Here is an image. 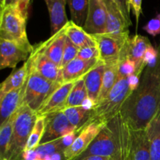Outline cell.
<instances>
[{
	"label": "cell",
	"instance_id": "obj_9",
	"mask_svg": "<svg viewBox=\"0 0 160 160\" xmlns=\"http://www.w3.org/2000/svg\"><path fill=\"white\" fill-rule=\"evenodd\" d=\"M105 126L106 125L95 121L84 125L72 145L64 150L66 160H74L82 154Z\"/></svg>",
	"mask_w": 160,
	"mask_h": 160
},
{
	"label": "cell",
	"instance_id": "obj_36",
	"mask_svg": "<svg viewBox=\"0 0 160 160\" xmlns=\"http://www.w3.org/2000/svg\"><path fill=\"white\" fill-rule=\"evenodd\" d=\"M143 30L152 37L160 34V12L143 27Z\"/></svg>",
	"mask_w": 160,
	"mask_h": 160
},
{
	"label": "cell",
	"instance_id": "obj_3",
	"mask_svg": "<svg viewBox=\"0 0 160 160\" xmlns=\"http://www.w3.org/2000/svg\"><path fill=\"white\" fill-rule=\"evenodd\" d=\"M38 117L37 112L28 106H20L17 111L10 148L6 160H23L25 147Z\"/></svg>",
	"mask_w": 160,
	"mask_h": 160
},
{
	"label": "cell",
	"instance_id": "obj_27",
	"mask_svg": "<svg viewBox=\"0 0 160 160\" xmlns=\"http://www.w3.org/2000/svg\"><path fill=\"white\" fill-rule=\"evenodd\" d=\"M71 14V20L80 27H84L88 17L89 0H67Z\"/></svg>",
	"mask_w": 160,
	"mask_h": 160
},
{
	"label": "cell",
	"instance_id": "obj_19",
	"mask_svg": "<svg viewBox=\"0 0 160 160\" xmlns=\"http://www.w3.org/2000/svg\"><path fill=\"white\" fill-rule=\"evenodd\" d=\"M129 152L131 160H151L149 143L145 130L130 128Z\"/></svg>",
	"mask_w": 160,
	"mask_h": 160
},
{
	"label": "cell",
	"instance_id": "obj_39",
	"mask_svg": "<svg viewBox=\"0 0 160 160\" xmlns=\"http://www.w3.org/2000/svg\"><path fill=\"white\" fill-rule=\"evenodd\" d=\"M130 5L131 9L132 10L133 13L135 16L137 25L139 21V17L142 13V0H128Z\"/></svg>",
	"mask_w": 160,
	"mask_h": 160
},
{
	"label": "cell",
	"instance_id": "obj_25",
	"mask_svg": "<svg viewBox=\"0 0 160 160\" xmlns=\"http://www.w3.org/2000/svg\"><path fill=\"white\" fill-rule=\"evenodd\" d=\"M16 116L17 112L3 124L0 125V160H6L10 148Z\"/></svg>",
	"mask_w": 160,
	"mask_h": 160
},
{
	"label": "cell",
	"instance_id": "obj_4",
	"mask_svg": "<svg viewBox=\"0 0 160 160\" xmlns=\"http://www.w3.org/2000/svg\"><path fill=\"white\" fill-rule=\"evenodd\" d=\"M28 14L18 6H8L1 8L0 38L13 41L28 48H33L27 34Z\"/></svg>",
	"mask_w": 160,
	"mask_h": 160
},
{
	"label": "cell",
	"instance_id": "obj_33",
	"mask_svg": "<svg viewBox=\"0 0 160 160\" xmlns=\"http://www.w3.org/2000/svg\"><path fill=\"white\" fill-rule=\"evenodd\" d=\"M136 73V64L128 56L120 58L119 62V76L128 78Z\"/></svg>",
	"mask_w": 160,
	"mask_h": 160
},
{
	"label": "cell",
	"instance_id": "obj_20",
	"mask_svg": "<svg viewBox=\"0 0 160 160\" xmlns=\"http://www.w3.org/2000/svg\"><path fill=\"white\" fill-rule=\"evenodd\" d=\"M48 8L51 24V35L57 33L69 22L66 14L67 0H44Z\"/></svg>",
	"mask_w": 160,
	"mask_h": 160
},
{
	"label": "cell",
	"instance_id": "obj_10",
	"mask_svg": "<svg viewBox=\"0 0 160 160\" xmlns=\"http://www.w3.org/2000/svg\"><path fill=\"white\" fill-rule=\"evenodd\" d=\"M34 48L24 46L13 41L0 38V68H15L21 61L29 58Z\"/></svg>",
	"mask_w": 160,
	"mask_h": 160
},
{
	"label": "cell",
	"instance_id": "obj_15",
	"mask_svg": "<svg viewBox=\"0 0 160 160\" xmlns=\"http://www.w3.org/2000/svg\"><path fill=\"white\" fill-rule=\"evenodd\" d=\"M66 25L48 40L39 43L38 47L42 52L61 69L64 48L66 44Z\"/></svg>",
	"mask_w": 160,
	"mask_h": 160
},
{
	"label": "cell",
	"instance_id": "obj_28",
	"mask_svg": "<svg viewBox=\"0 0 160 160\" xmlns=\"http://www.w3.org/2000/svg\"><path fill=\"white\" fill-rule=\"evenodd\" d=\"M62 111L70 123L78 130H81L88 122L92 110H87L81 106L66 108Z\"/></svg>",
	"mask_w": 160,
	"mask_h": 160
},
{
	"label": "cell",
	"instance_id": "obj_42",
	"mask_svg": "<svg viewBox=\"0 0 160 160\" xmlns=\"http://www.w3.org/2000/svg\"><path fill=\"white\" fill-rule=\"evenodd\" d=\"M81 160H115L111 157H106V156H91L88 157L84 158Z\"/></svg>",
	"mask_w": 160,
	"mask_h": 160
},
{
	"label": "cell",
	"instance_id": "obj_6",
	"mask_svg": "<svg viewBox=\"0 0 160 160\" xmlns=\"http://www.w3.org/2000/svg\"><path fill=\"white\" fill-rule=\"evenodd\" d=\"M117 155V139L112 130L107 124L102 128L87 149L74 160H81L91 156H106L115 159Z\"/></svg>",
	"mask_w": 160,
	"mask_h": 160
},
{
	"label": "cell",
	"instance_id": "obj_1",
	"mask_svg": "<svg viewBox=\"0 0 160 160\" xmlns=\"http://www.w3.org/2000/svg\"><path fill=\"white\" fill-rule=\"evenodd\" d=\"M160 108V56L146 67L139 86L123 103L120 116L131 130H145Z\"/></svg>",
	"mask_w": 160,
	"mask_h": 160
},
{
	"label": "cell",
	"instance_id": "obj_7",
	"mask_svg": "<svg viewBox=\"0 0 160 160\" xmlns=\"http://www.w3.org/2000/svg\"><path fill=\"white\" fill-rule=\"evenodd\" d=\"M100 52V59L105 63H119L125 45L128 38L113 37L109 34H93Z\"/></svg>",
	"mask_w": 160,
	"mask_h": 160
},
{
	"label": "cell",
	"instance_id": "obj_34",
	"mask_svg": "<svg viewBox=\"0 0 160 160\" xmlns=\"http://www.w3.org/2000/svg\"><path fill=\"white\" fill-rule=\"evenodd\" d=\"M159 57V50L155 48L151 43L148 45L144 56V65L145 67H153L157 63Z\"/></svg>",
	"mask_w": 160,
	"mask_h": 160
},
{
	"label": "cell",
	"instance_id": "obj_24",
	"mask_svg": "<svg viewBox=\"0 0 160 160\" xmlns=\"http://www.w3.org/2000/svg\"><path fill=\"white\" fill-rule=\"evenodd\" d=\"M28 77V62L25 61L23 65L15 70L5 79L0 86V95H4L11 91L20 88L24 85Z\"/></svg>",
	"mask_w": 160,
	"mask_h": 160
},
{
	"label": "cell",
	"instance_id": "obj_29",
	"mask_svg": "<svg viewBox=\"0 0 160 160\" xmlns=\"http://www.w3.org/2000/svg\"><path fill=\"white\" fill-rule=\"evenodd\" d=\"M45 125H46V116H39L30 134L24 152L34 150L40 145L45 132Z\"/></svg>",
	"mask_w": 160,
	"mask_h": 160
},
{
	"label": "cell",
	"instance_id": "obj_44",
	"mask_svg": "<svg viewBox=\"0 0 160 160\" xmlns=\"http://www.w3.org/2000/svg\"><path fill=\"white\" fill-rule=\"evenodd\" d=\"M159 56H160V45H159Z\"/></svg>",
	"mask_w": 160,
	"mask_h": 160
},
{
	"label": "cell",
	"instance_id": "obj_26",
	"mask_svg": "<svg viewBox=\"0 0 160 160\" xmlns=\"http://www.w3.org/2000/svg\"><path fill=\"white\" fill-rule=\"evenodd\" d=\"M119 76V63L107 64L105 66L102 85L98 98V104L105 99L117 83ZM97 104V105H98Z\"/></svg>",
	"mask_w": 160,
	"mask_h": 160
},
{
	"label": "cell",
	"instance_id": "obj_18",
	"mask_svg": "<svg viewBox=\"0 0 160 160\" xmlns=\"http://www.w3.org/2000/svg\"><path fill=\"white\" fill-rule=\"evenodd\" d=\"M25 88L26 82L20 88L0 95V125L3 124L18 110L22 104Z\"/></svg>",
	"mask_w": 160,
	"mask_h": 160
},
{
	"label": "cell",
	"instance_id": "obj_8",
	"mask_svg": "<svg viewBox=\"0 0 160 160\" xmlns=\"http://www.w3.org/2000/svg\"><path fill=\"white\" fill-rule=\"evenodd\" d=\"M27 61L30 69L45 79L52 82L62 83V70L42 52L38 45L34 46V50Z\"/></svg>",
	"mask_w": 160,
	"mask_h": 160
},
{
	"label": "cell",
	"instance_id": "obj_40",
	"mask_svg": "<svg viewBox=\"0 0 160 160\" xmlns=\"http://www.w3.org/2000/svg\"><path fill=\"white\" fill-rule=\"evenodd\" d=\"M140 76L137 74H132L131 76L128 77V84H129V87L131 88V90L132 92H134V90L138 88V87L139 86L141 82L140 80Z\"/></svg>",
	"mask_w": 160,
	"mask_h": 160
},
{
	"label": "cell",
	"instance_id": "obj_2",
	"mask_svg": "<svg viewBox=\"0 0 160 160\" xmlns=\"http://www.w3.org/2000/svg\"><path fill=\"white\" fill-rule=\"evenodd\" d=\"M132 92L128 78L118 76L117 83L107 97L91 111L88 123L95 121L107 125L120 113L123 103Z\"/></svg>",
	"mask_w": 160,
	"mask_h": 160
},
{
	"label": "cell",
	"instance_id": "obj_12",
	"mask_svg": "<svg viewBox=\"0 0 160 160\" xmlns=\"http://www.w3.org/2000/svg\"><path fill=\"white\" fill-rule=\"evenodd\" d=\"M107 9L104 0H89L88 17L84 28L90 34H103L106 33Z\"/></svg>",
	"mask_w": 160,
	"mask_h": 160
},
{
	"label": "cell",
	"instance_id": "obj_23",
	"mask_svg": "<svg viewBox=\"0 0 160 160\" xmlns=\"http://www.w3.org/2000/svg\"><path fill=\"white\" fill-rule=\"evenodd\" d=\"M151 160H160V108L145 128Z\"/></svg>",
	"mask_w": 160,
	"mask_h": 160
},
{
	"label": "cell",
	"instance_id": "obj_37",
	"mask_svg": "<svg viewBox=\"0 0 160 160\" xmlns=\"http://www.w3.org/2000/svg\"><path fill=\"white\" fill-rule=\"evenodd\" d=\"M31 0H2L1 8L8 6H18L23 12L28 15V9Z\"/></svg>",
	"mask_w": 160,
	"mask_h": 160
},
{
	"label": "cell",
	"instance_id": "obj_22",
	"mask_svg": "<svg viewBox=\"0 0 160 160\" xmlns=\"http://www.w3.org/2000/svg\"><path fill=\"white\" fill-rule=\"evenodd\" d=\"M105 63H101L91 70L85 77L86 89L88 92V98H91L95 104H98V98L101 92L102 85V78L105 70Z\"/></svg>",
	"mask_w": 160,
	"mask_h": 160
},
{
	"label": "cell",
	"instance_id": "obj_16",
	"mask_svg": "<svg viewBox=\"0 0 160 160\" xmlns=\"http://www.w3.org/2000/svg\"><path fill=\"white\" fill-rule=\"evenodd\" d=\"M77 81L63 83L61 84L47 99L40 109L37 112L38 116H47L52 112L62 111L65 109L67 99L72 88Z\"/></svg>",
	"mask_w": 160,
	"mask_h": 160
},
{
	"label": "cell",
	"instance_id": "obj_11",
	"mask_svg": "<svg viewBox=\"0 0 160 160\" xmlns=\"http://www.w3.org/2000/svg\"><path fill=\"white\" fill-rule=\"evenodd\" d=\"M76 130L78 129L70 123L63 111L50 113L46 116V125L41 144L57 140Z\"/></svg>",
	"mask_w": 160,
	"mask_h": 160
},
{
	"label": "cell",
	"instance_id": "obj_38",
	"mask_svg": "<svg viewBox=\"0 0 160 160\" xmlns=\"http://www.w3.org/2000/svg\"><path fill=\"white\" fill-rule=\"evenodd\" d=\"M112 1L117 4V6H118L120 10L123 13L124 18L126 19L129 26H131L132 24L131 19V7H130L128 0H112Z\"/></svg>",
	"mask_w": 160,
	"mask_h": 160
},
{
	"label": "cell",
	"instance_id": "obj_35",
	"mask_svg": "<svg viewBox=\"0 0 160 160\" xmlns=\"http://www.w3.org/2000/svg\"><path fill=\"white\" fill-rule=\"evenodd\" d=\"M78 57L84 60L100 59V52L98 46H90L80 48Z\"/></svg>",
	"mask_w": 160,
	"mask_h": 160
},
{
	"label": "cell",
	"instance_id": "obj_13",
	"mask_svg": "<svg viewBox=\"0 0 160 160\" xmlns=\"http://www.w3.org/2000/svg\"><path fill=\"white\" fill-rule=\"evenodd\" d=\"M107 9V22L105 34L121 38L129 37V24L118 6L112 0H104Z\"/></svg>",
	"mask_w": 160,
	"mask_h": 160
},
{
	"label": "cell",
	"instance_id": "obj_21",
	"mask_svg": "<svg viewBox=\"0 0 160 160\" xmlns=\"http://www.w3.org/2000/svg\"><path fill=\"white\" fill-rule=\"evenodd\" d=\"M66 36L79 48L90 46H98L93 35L88 34L82 27H80L70 20L66 24Z\"/></svg>",
	"mask_w": 160,
	"mask_h": 160
},
{
	"label": "cell",
	"instance_id": "obj_32",
	"mask_svg": "<svg viewBox=\"0 0 160 160\" xmlns=\"http://www.w3.org/2000/svg\"><path fill=\"white\" fill-rule=\"evenodd\" d=\"M80 48L77 47L74 44L70 42V39L67 37L66 39L65 48L63 52V57H62V66H61V70L65 67L67 64L71 62L73 59H76L78 57V52H79Z\"/></svg>",
	"mask_w": 160,
	"mask_h": 160
},
{
	"label": "cell",
	"instance_id": "obj_41",
	"mask_svg": "<svg viewBox=\"0 0 160 160\" xmlns=\"http://www.w3.org/2000/svg\"><path fill=\"white\" fill-rule=\"evenodd\" d=\"M95 106H96V104L91 98H89L88 97L83 102L82 105H81V106L85 109H87V110H92Z\"/></svg>",
	"mask_w": 160,
	"mask_h": 160
},
{
	"label": "cell",
	"instance_id": "obj_17",
	"mask_svg": "<svg viewBox=\"0 0 160 160\" xmlns=\"http://www.w3.org/2000/svg\"><path fill=\"white\" fill-rule=\"evenodd\" d=\"M151 43L148 38L141 34H136L130 38L126 43V52L128 57L132 59L136 64L135 74L141 77L145 69L144 65V56L148 45Z\"/></svg>",
	"mask_w": 160,
	"mask_h": 160
},
{
	"label": "cell",
	"instance_id": "obj_31",
	"mask_svg": "<svg viewBox=\"0 0 160 160\" xmlns=\"http://www.w3.org/2000/svg\"><path fill=\"white\" fill-rule=\"evenodd\" d=\"M65 148L62 145L60 138L52 142H47L45 144H41L38 147L35 148L36 154L38 159H43L47 156H52L56 152H63Z\"/></svg>",
	"mask_w": 160,
	"mask_h": 160
},
{
	"label": "cell",
	"instance_id": "obj_30",
	"mask_svg": "<svg viewBox=\"0 0 160 160\" xmlns=\"http://www.w3.org/2000/svg\"><path fill=\"white\" fill-rule=\"evenodd\" d=\"M88 97L87 89H86L85 82H84V77L78 80L75 83L74 86L70 92V95L67 99L66 108L75 107V106H81L83 102Z\"/></svg>",
	"mask_w": 160,
	"mask_h": 160
},
{
	"label": "cell",
	"instance_id": "obj_43",
	"mask_svg": "<svg viewBox=\"0 0 160 160\" xmlns=\"http://www.w3.org/2000/svg\"><path fill=\"white\" fill-rule=\"evenodd\" d=\"M34 160H43V159H34Z\"/></svg>",
	"mask_w": 160,
	"mask_h": 160
},
{
	"label": "cell",
	"instance_id": "obj_5",
	"mask_svg": "<svg viewBox=\"0 0 160 160\" xmlns=\"http://www.w3.org/2000/svg\"><path fill=\"white\" fill-rule=\"evenodd\" d=\"M61 84L62 83L52 82L45 79L30 69L28 66V77L21 105H26L38 112Z\"/></svg>",
	"mask_w": 160,
	"mask_h": 160
},
{
	"label": "cell",
	"instance_id": "obj_14",
	"mask_svg": "<svg viewBox=\"0 0 160 160\" xmlns=\"http://www.w3.org/2000/svg\"><path fill=\"white\" fill-rule=\"evenodd\" d=\"M102 62L100 59L84 60L77 57L62 69V83L78 81Z\"/></svg>",
	"mask_w": 160,
	"mask_h": 160
}]
</instances>
